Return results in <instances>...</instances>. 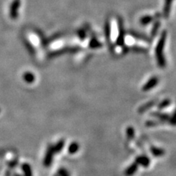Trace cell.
Instances as JSON below:
<instances>
[{
  "mask_svg": "<svg viewBox=\"0 0 176 176\" xmlns=\"http://www.w3.org/2000/svg\"><path fill=\"white\" fill-rule=\"evenodd\" d=\"M77 150H78V145H77V144L73 143L71 145H70L69 151L71 152V153H73L76 152Z\"/></svg>",
  "mask_w": 176,
  "mask_h": 176,
  "instance_id": "cell-8",
  "label": "cell"
},
{
  "mask_svg": "<svg viewBox=\"0 0 176 176\" xmlns=\"http://www.w3.org/2000/svg\"><path fill=\"white\" fill-rule=\"evenodd\" d=\"M19 6V0H16L14 2V3L13 4V6L11 8V16H13V17H16V11L17 9L18 8Z\"/></svg>",
  "mask_w": 176,
  "mask_h": 176,
  "instance_id": "cell-5",
  "label": "cell"
},
{
  "mask_svg": "<svg viewBox=\"0 0 176 176\" xmlns=\"http://www.w3.org/2000/svg\"><path fill=\"white\" fill-rule=\"evenodd\" d=\"M60 176H68L67 173L64 170V169H61L60 171Z\"/></svg>",
  "mask_w": 176,
  "mask_h": 176,
  "instance_id": "cell-10",
  "label": "cell"
},
{
  "mask_svg": "<svg viewBox=\"0 0 176 176\" xmlns=\"http://www.w3.org/2000/svg\"><path fill=\"white\" fill-rule=\"evenodd\" d=\"M22 169L24 172V176H33V172H32L31 167L29 166V164H27V163L23 164Z\"/></svg>",
  "mask_w": 176,
  "mask_h": 176,
  "instance_id": "cell-4",
  "label": "cell"
},
{
  "mask_svg": "<svg viewBox=\"0 0 176 176\" xmlns=\"http://www.w3.org/2000/svg\"><path fill=\"white\" fill-rule=\"evenodd\" d=\"M25 79H26L27 82H31L34 80V76L33 74L31 73H27L26 75H25Z\"/></svg>",
  "mask_w": 176,
  "mask_h": 176,
  "instance_id": "cell-9",
  "label": "cell"
},
{
  "mask_svg": "<svg viewBox=\"0 0 176 176\" xmlns=\"http://www.w3.org/2000/svg\"><path fill=\"white\" fill-rule=\"evenodd\" d=\"M166 32H164V33L162 34V35H161V38L158 42V44L157 46H156V60H157L158 65L162 68L165 66V60L163 51H164L165 41H166Z\"/></svg>",
  "mask_w": 176,
  "mask_h": 176,
  "instance_id": "cell-1",
  "label": "cell"
},
{
  "mask_svg": "<svg viewBox=\"0 0 176 176\" xmlns=\"http://www.w3.org/2000/svg\"><path fill=\"white\" fill-rule=\"evenodd\" d=\"M152 21V17L150 16H145L140 20V22L143 24H147Z\"/></svg>",
  "mask_w": 176,
  "mask_h": 176,
  "instance_id": "cell-7",
  "label": "cell"
},
{
  "mask_svg": "<svg viewBox=\"0 0 176 176\" xmlns=\"http://www.w3.org/2000/svg\"><path fill=\"white\" fill-rule=\"evenodd\" d=\"M158 78L152 77L151 79H150L149 81H148L147 83H146L145 85L143 86V90L144 91H148V90H151L152 88H153L154 87L158 84Z\"/></svg>",
  "mask_w": 176,
  "mask_h": 176,
  "instance_id": "cell-3",
  "label": "cell"
},
{
  "mask_svg": "<svg viewBox=\"0 0 176 176\" xmlns=\"http://www.w3.org/2000/svg\"><path fill=\"white\" fill-rule=\"evenodd\" d=\"M63 145H64V142H63V141L59 142V143H57L56 145L54 146V149L55 151H56V152L60 151V150H62L63 147Z\"/></svg>",
  "mask_w": 176,
  "mask_h": 176,
  "instance_id": "cell-6",
  "label": "cell"
},
{
  "mask_svg": "<svg viewBox=\"0 0 176 176\" xmlns=\"http://www.w3.org/2000/svg\"><path fill=\"white\" fill-rule=\"evenodd\" d=\"M54 151L55 150L54 149V146H50V147L48 148L47 151H46L45 158H44V165H45V166L48 167L51 164Z\"/></svg>",
  "mask_w": 176,
  "mask_h": 176,
  "instance_id": "cell-2",
  "label": "cell"
}]
</instances>
